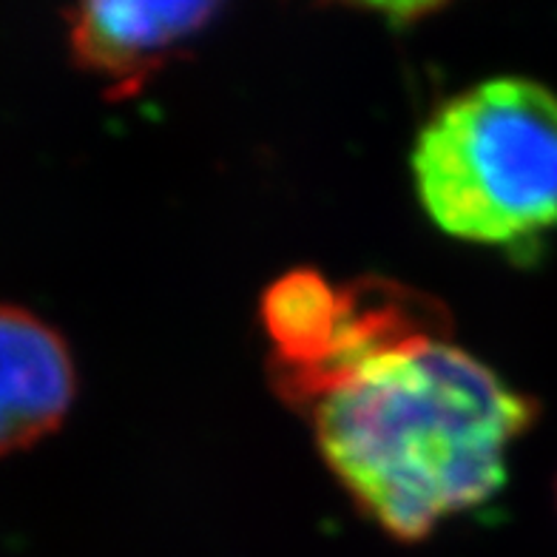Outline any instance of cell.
Segmentation results:
<instances>
[{
    "label": "cell",
    "instance_id": "6",
    "mask_svg": "<svg viewBox=\"0 0 557 557\" xmlns=\"http://www.w3.org/2000/svg\"><path fill=\"white\" fill-rule=\"evenodd\" d=\"M342 285L313 268H294L264 287L259 322L271 342V387L282 398L287 389L324 359L336 327Z\"/></svg>",
    "mask_w": 557,
    "mask_h": 557
},
{
    "label": "cell",
    "instance_id": "2",
    "mask_svg": "<svg viewBox=\"0 0 557 557\" xmlns=\"http://www.w3.org/2000/svg\"><path fill=\"white\" fill-rule=\"evenodd\" d=\"M410 165L444 234L529 248L557 227V95L518 74L463 88L421 125Z\"/></svg>",
    "mask_w": 557,
    "mask_h": 557
},
{
    "label": "cell",
    "instance_id": "1",
    "mask_svg": "<svg viewBox=\"0 0 557 557\" xmlns=\"http://www.w3.org/2000/svg\"><path fill=\"white\" fill-rule=\"evenodd\" d=\"M315 447L367 521L401 543L490 500L537 404L453 342L367 370L315 404Z\"/></svg>",
    "mask_w": 557,
    "mask_h": 557
},
{
    "label": "cell",
    "instance_id": "4",
    "mask_svg": "<svg viewBox=\"0 0 557 557\" xmlns=\"http://www.w3.org/2000/svg\"><path fill=\"white\" fill-rule=\"evenodd\" d=\"M220 12L216 3L91 0L69 9V52L111 100L137 95L174 63Z\"/></svg>",
    "mask_w": 557,
    "mask_h": 557
},
{
    "label": "cell",
    "instance_id": "3",
    "mask_svg": "<svg viewBox=\"0 0 557 557\" xmlns=\"http://www.w3.org/2000/svg\"><path fill=\"white\" fill-rule=\"evenodd\" d=\"M449 310L435 296L389 276L352 278L342 285L336 327L324 359L282 401L310 412L336 389L356 382L367 370L416 347L447 342Z\"/></svg>",
    "mask_w": 557,
    "mask_h": 557
},
{
    "label": "cell",
    "instance_id": "5",
    "mask_svg": "<svg viewBox=\"0 0 557 557\" xmlns=\"http://www.w3.org/2000/svg\"><path fill=\"white\" fill-rule=\"evenodd\" d=\"M77 398L69 342L21 305L0 301V458L58 433Z\"/></svg>",
    "mask_w": 557,
    "mask_h": 557
}]
</instances>
